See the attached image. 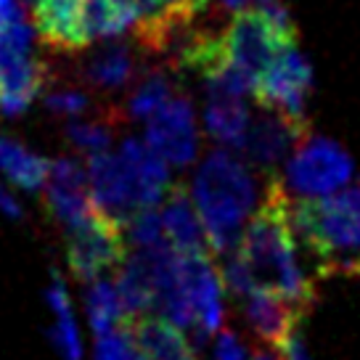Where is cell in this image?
Listing matches in <instances>:
<instances>
[{"label":"cell","mask_w":360,"mask_h":360,"mask_svg":"<svg viewBox=\"0 0 360 360\" xmlns=\"http://www.w3.org/2000/svg\"><path fill=\"white\" fill-rule=\"evenodd\" d=\"M292 210L294 202L273 175L233 255L247 268L255 292L276 294L307 313L315 302V286L297 255Z\"/></svg>","instance_id":"cell-1"},{"label":"cell","mask_w":360,"mask_h":360,"mask_svg":"<svg viewBox=\"0 0 360 360\" xmlns=\"http://www.w3.org/2000/svg\"><path fill=\"white\" fill-rule=\"evenodd\" d=\"M85 169L96 210L114 217L124 231L135 214L154 210L169 193L167 162L135 138L124 141L120 154L88 157Z\"/></svg>","instance_id":"cell-2"},{"label":"cell","mask_w":360,"mask_h":360,"mask_svg":"<svg viewBox=\"0 0 360 360\" xmlns=\"http://www.w3.org/2000/svg\"><path fill=\"white\" fill-rule=\"evenodd\" d=\"M191 196L212 252H236L257 199V186L244 162L225 148L210 151L193 175Z\"/></svg>","instance_id":"cell-3"},{"label":"cell","mask_w":360,"mask_h":360,"mask_svg":"<svg viewBox=\"0 0 360 360\" xmlns=\"http://www.w3.org/2000/svg\"><path fill=\"white\" fill-rule=\"evenodd\" d=\"M294 231L321 259L318 273H347L360 278V186L323 199H297Z\"/></svg>","instance_id":"cell-4"},{"label":"cell","mask_w":360,"mask_h":360,"mask_svg":"<svg viewBox=\"0 0 360 360\" xmlns=\"http://www.w3.org/2000/svg\"><path fill=\"white\" fill-rule=\"evenodd\" d=\"M34 30L19 19L0 32V114L16 117L48 85V67L34 58Z\"/></svg>","instance_id":"cell-5"},{"label":"cell","mask_w":360,"mask_h":360,"mask_svg":"<svg viewBox=\"0 0 360 360\" xmlns=\"http://www.w3.org/2000/svg\"><path fill=\"white\" fill-rule=\"evenodd\" d=\"M352 178V159L347 151L321 135H310L289 157L286 180L300 199H323L339 193Z\"/></svg>","instance_id":"cell-6"},{"label":"cell","mask_w":360,"mask_h":360,"mask_svg":"<svg viewBox=\"0 0 360 360\" xmlns=\"http://www.w3.org/2000/svg\"><path fill=\"white\" fill-rule=\"evenodd\" d=\"M124 259H127L124 228L98 210L67 233V265L77 281H98L101 273L124 265Z\"/></svg>","instance_id":"cell-7"},{"label":"cell","mask_w":360,"mask_h":360,"mask_svg":"<svg viewBox=\"0 0 360 360\" xmlns=\"http://www.w3.org/2000/svg\"><path fill=\"white\" fill-rule=\"evenodd\" d=\"M220 40H223L228 64L247 79L252 93L257 88L259 77L265 75V69L278 56V51L286 45H297L286 43L281 34L265 22V16L257 8L233 13L231 24L220 32Z\"/></svg>","instance_id":"cell-8"},{"label":"cell","mask_w":360,"mask_h":360,"mask_svg":"<svg viewBox=\"0 0 360 360\" xmlns=\"http://www.w3.org/2000/svg\"><path fill=\"white\" fill-rule=\"evenodd\" d=\"M313 88V69L297 45H286L273 58L255 88V98L265 112H278L289 120H304L307 93Z\"/></svg>","instance_id":"cell-9"},{"label":"cell","mask_w":360,"mask_h":360,"mask_svg":"<svg viewBox=\"0 0 360 360\" xmlns=\"http://www.w3.org/2000/svg\"><path fill=\"white\" fill-rule=\"evenodd\" d=\"M146 143L169 167H188L199 151L193 106L186 96H172L146 122Z\"/></svg>","instance_id":"cell-10"},{"label":"cell","mask_w":360,"mask_h":360,"mask_svg":"<svg viewBox=\"0 0 360 360\" xmlns=\"http://www.w3.org/2000/svg\"><path fill=\"white\" fill-rule=\"evenodd\" d=\"M45 207L67 233L85 223L96 212L88 169L69 157L51 162V175L45 183Z\"/></svg>","instance_id":"cell-11"},{"label":"cell","mask_w":360,"mask_h":360,"mask_svg":"<svg viewBox=\"0 0 360 360\" xmlns=\"http://www.w3.org/2000/svg\"><path fill=\"white\" fill-rule=\"evenodd\" d=\"M180 286L191 304L193 331L199 339L210 337L223 323V281L210 255L180 257Z\"/></svg>","instance_id":"cell-12"},{"label":"cell","mask_w":360,"mask_h":360,"mask_svg":"<svg viewBox=\"0 0 360 360\" xmlns=\"http://www.w3.org/2000/svg\"><path fill=\"white\" fill-rule=\"evenodd\" d=\"M34 32L45 45L77 53L90 48L88 0H32Z\"/></svg>","instance_id":"cell-13"},{"label":"cell","mask_w":360,"mask_h":360,"mask_svg":"<svg viewBox=\"0 0 360 360\" xmlns=\"http://www.w3.org/2000/svg\"><path fill=\"white\" fill-rule=\"evenodd\" d=\"M307 138H310L307 122H297V120H289L278 112H268L249 127L244 151L255 167L270 172V169L278 167V162L292 148L297 151V146Z\"/></svg>","instance_id":"cell-14"},{"label":"cell","mask_w":360,"mask_h":360,"mask_svg":"<svg viewBox=\"0 0 360 360\" xmlns=\"http://www.w3.org/2000/svg\"><path fill=\"white\" fill-rule=\"evenodd\" d=\"M162 225H165L167 244L180 257H196V255L212 252L207 233H204L202 217L196 212L193 196L183 183L169 188L167 199H165V210H162Z\"/></svg>","instance_id":"cell-15"},{"label":"cell","mask_w":360,"mask_h":360,"mask_svg":"<svg viewBox=\"0 0 360 360\" xmlns=\"http://www.w3.org/2000/svg\"><path fill=\"white\" fill-rule=\"evenodd\" d=\"M244 302H247L244 304L247 321L255 328V334L278 349L297 334V323L304 318L302 307L268 292H255Z\"/></svg>","instance_id":"cell-16"},{"label":"cell","mask_w":360,"mask_h":360,"mask_svg":"<svg viewBox=\"0 0 360 360\" xmlns=\"http://www.w3.org/2000/svg\"><path fill=\"white\" fill-rule=\"evenodd\" d=\"M127 334L133 337L143 360H196V352L191 349L188 339L167 318H159V315L135 318L127 326Z\"/></svg>","instance_id":"cell-17"},{"label":"cell","mask_w":360,"mask_h":360,"mask_svg":"<svg viewBox=\"0 0 360 360\" xmlns=\"http://www.w3.org/2000/svg\"><path fill=\"white\" fill-rule=\"evenodd\" d=\"M204 127L217 143L231 146L233 151H244L249 135V109L244 98L220 90H207Z\"/></svg>","instance_id":"cell-18"},{"label":"cell","mask_w":360,"mask_h":360,"mask_svg":"<svg viewBox=\"0 0 360 360\" xmlns=\"http://www.w3.org/2000/svg\"><path fill=\"white\" fill-rule=\"evenodd\" d=\"M79 77L90 88H122L135 77V58L124 43H109L82 64Z\"/></svg>","instance_id":"cell-19"},{"label":"cell","mask_w":360,"mask_h":360,"mask_svg":"<svg viewBox=\"0 0 360 360\" xmlns=\"http://www.w3.org/2000/svg\"><path fill=\"white\" fill-rule=\"evenodd\" d=\"M0 172L22 191H40L51 175V162L24 148L19 141L0 133Z\"/></svg>","instance_id":"cell-20"},{"label":"cell","mask_w":360,"mask_h":360,"mask_svg":"<svg viewBox=\"0 0 360 360\" xmlns=\"http://www.w3.org/2000/svg\"><path fill=\"white\" fill-rule=\"evenodd\" d=\"M85 310L98 339L117 331H127V315H124L122 297L114 278H98L90 283L85 294Z\"/></svg>","instance_id":"cell-21"},{"label":"cell","mask_w":360,"mask_h":360,"mask_svg":"<svg viewBox=\"0 0 360 360\" xmlns=\"http://www.w3.org/2000/svg\"><path fill=\"white\" fill-rule=\"evenodd\" d=\"M48 304L56 315V323L51 328V339L56 345L58 355L64 360H79L82 358V342H79V331L72 315V302H69L67 286L61 281V276H53V281L48 286Z\"/></svg>","instance_id":"cell-22"},{"label":"cell","mask_w":360,"mask_h":360,"mask_svg":"<svg viewBox=\"0 0 360 360\" xmlns=\"http://www.w3.org/2000/svg\"><path fill=\"white\" fill-rule=\"evenodd\" d=\"M175 96V85L165 69H148L124 103V120H151Z\"/></svg>","instance_id":"cell-23"},{"label":"cell","mask_w":360,"mask_h":360,"mask_svg":"<svg viewBox=\"0 0 360 360\" xmlns=\"http://www.w3.org/2000/svg\"><path fill=\"white\" fill-rule=\"evenodd\" d=\"M122 122H127V120H124V112L106 109V114H103L101 120L67 124V141L75 148H79L82 154H88V157L106 154V151H109V143H112V138H114V130H117V124H122Z\"/></svg>","instance_id":"cell-24"},{"label":"cell","mask_w":360,"mask_h":360,"mask_svg":"<svg viewBox=\"0 0 360 360\" xmlns=\"http://www.w3.org/2000/svg\"><path fill=\"white\" fill-rule=\"evenodd\" d=\"M127 236L138 249H151L165 244V225H162V214L157 210H143L138 212L127 223Z\"/></svg>","instance_id":"cell-25"},{"label":"cell","mask_w":360,"mask_h":360,"mask_svg":"<svg viewBox=\"0 0 360 360\" xmlns=\"http://www.w3.org/2000/svg\"><path fill=\"white\" fill-rule=\"evenodd\" d=\"M255 8L265 16V22L281 34L286 43H297V24H294L292 13L281 0H257Z\"/></svg>","instance_id":"cell-26"},{"label":"cell","mask_w":360,"mask_h":360,"mask_svg":"<svg viewBox=\"0 0 360 360\" xmlns=\"http://www.w3.org/2000/svg\"><path fill=\"white\" fill-rule=\"evenodd\" d=\"M45 106L53 114H64V117H75L82 114L90 106L88 96L79 93V90H56V93H48L45 96Z\"/></svg>","instance_id":"cell-27"},{"label":"cell","mask_w":360,"mask_h":360,"mask_svg":"<svg viewBox=\"0 0 360 360\" xmlns=\"http://www.w3.org/2000/svg\"><path fill=\"white\" fill-rule=\"evenodd\" d=\"M214 360H247V349L233 331H223L214 342Z\"/></svg>","instance_id":"cell-28"},{"label":"cell","mask_w":360,"mask_h":360,"mask_svg":"<svg viewBox=\"0 0 360 360\" xmlns=\"http://www.w3.org/2000/svg\"><path fill=\"white\" fill-rule=\"evenodd\" d=\"M281 360H313L310 358V352H307V347H304V339L300 337V331L294 334L286 345L281 347Z\"/></svg>","instance_id":"cell-29"},{"label":"cell","mask_w":360,"mask_h":360,"mask_svg":"<svg viewBox=\"0 0 360 360\" xmlns=\"http://www.w3.org/2000/svg\"><path fill=\"white\" fill-rule=\"evenodd\" d=\"M19 19H24L22 6L16 0H0V32L6 27H11L13 22H19Z\"/></svg>","instance_id":"cell-30"},{"label":"cell","mask_w":360,"mask_h":360,"mask_svg":"<svg viewBox=\"0 0 360 360\" xmlns=\"http://www.w3.org/2000/svg\"><path fill=\"white\" fill-rule=\"evenodd\" d=\"M252 3H257V0H220V6H223L225 11H233V13L247 11Z\"/></svg>","instance_id":"cell-31"},{"label":"cell","mask_w":360,"mask_h":360,"mask_svg":"<svg viewBox=\"0 0 360 360\" xmlns=\"http://www.w3.org/2000/svg\"><path fill=\"white\" fill-rule=\"evenodd\" d=\"M252 360H278V358H273L270 352H257V355H255Z\"/></svg>","instance_id":"cell-32"},{"label":"cell","mask_w":360,"mask_h":360,"mask_svg":"<svg viewBox=\"0 0 360 360\" xmlns=\"http://www.w3.org/2000/svg\"><path fill=\"white\" fill-rule=\"evenodd\" d=\"M141 360H143V355H141Z\"/></svg>","instance_id":"cell-33"}]
</instances>
